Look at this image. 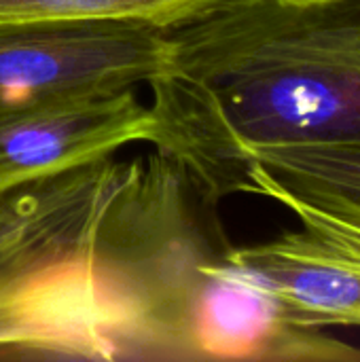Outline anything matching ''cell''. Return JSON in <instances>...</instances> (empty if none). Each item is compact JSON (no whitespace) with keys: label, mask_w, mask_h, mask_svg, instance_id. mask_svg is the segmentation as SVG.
<instances>
[{"label":"cell","mask_w":360,"mask_h":362,"mask_svg":"<svg viewBox=\"0 0 360 362\" xmlns=\"http://www.w3.org/2000/svg\"><path fill=\"white\" fill-rule=\"evenodd\" d=\"M257 195L291 210L301 229L252 246H231V259L299 322L320 329L360 327L359 223L276 189H261Z\"/></svg>","instance_id":"5"},{"label":"cell","mask_w":360,"mask_h":362,"mask_svg":"<svg viewBox=\"0 0 360 362\" xmlns=\"http://www.w3.org/2000/svg\"><path fill=\"white\" fill-rule=\"evenodd\" d=\"M151 108L136 89L76 93L0 108V193L149 142Z\"/></svg>","instance_id":"6"},{"label":"cell","mask_w":360,"mask_h":362,"mask_svg":"<svg viewBox=\"0 0 360 362\" xmlns=\"http://www.w3.org/2000/svg\"><path fill=\"white\" fill-rule=\"evenodd\" d=\"M127 172L108 155L0 193V358H119L95 252Z\"/></svg>","instance_id":"2"},{"label":"cell","mask_w":360,"mask_h":362,"mask_svg":"<svg viewBox=\"0 0 360 362\" xmlns=\"http://www.w3.org/2000/svg\"><path fill=\"white\" fill-rule=\"evenodd\" d=\"M166 32L151 144L212 204L255 146L360 144V0H221Z\"/></svg>","instance_id":"1"},{"label":"cell","mask_w":360,"mask_h":362,"mask_svg":"<svg viewBox=\"0 0 360 362\" xmlns=\"http://www.w3.org/2000/svg\"><path fill=\"white\" fill-rule=\"evenodd\" d=\"M221 0H0V23L123 21L170 30Z\"/></svg>","instance_id":"8"},{"label":"cell","mask_w":360,"mask_h":362,"mask_svg":"<svg viewBox=\"0 0 360 362\" xmlns=\"http://www.w3.org/2000/svg\"><path fill=\"white\" fill-rule=\"evenodd\" d=\"M291 2H308V0H291Z\"/></svg>","instance_id":"9"},{"label":"cell","mask_w":360,"mask_h":362,"mask_svg":"<svg viewBox=\"0 0 360 362\" xmlns=\"http://www.w3.org/2000/svg\"><path fill=\"white\" fill-rule=\"evenodd\" d=\"M166 32L142 23H0V108L136 89L166 64Z\"/></svg>","instance_id":"3"},{"label":"cell","mask_w":360,"mask_h":362,"mask_svg":"<svg viewBox=\"0 0 360 362\" xmlns=\"http://www.w3.org/2000/svg\"><path fill=\"white\" fill-rule=\"evenodd\" d=\"M246 193L282 191L360 225V144L255 146Z\"/></svg>","instance_id":"7"},{"label":"cell","mask_w":360,"mask_h":362,"mask_svg":"<svg viewBox=\"0 0 360 362\" xmlns=\"http://www.w3.org/2000/svg\"><path fill=\"white\" fill-rule=\"evenodd\" d=\"M180 358L261 362H356L360 350L299 322L231 259L206 265L182 327Z\"/></svg>","instance_id":"4"}]
</instances>
